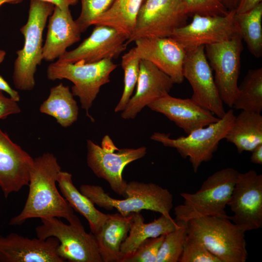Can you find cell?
<instances>
[{
	"instance_id": "obj_1",
	"label": "cell",
	"mask_w": 262,
	"mask_h": 262,
	"mask_svg": "<svg viewBox=\"0 0 262 262\" xmlns=\"http://www.w3.org/2000/svg\"><path fill=\"white\" fill-rule=\"evenodd\" d=\"M61 170L57 158L52 153H45L33 159L26 201L21 212L10 220V225H20L33 218H64L70 223L77 217L56 187L58 174Z\"/></svg>"
},
{
	"instance_id": "obj_2",
	"label": "cell",
	"mask_w": 262,
	"mask_h": 262,
	"mask_svg": "<svg viewBox=\"0 0 262 262\" xmlns=\"http://www.w3.org/2000/svg\"><path fill=\"white\" fill-rule=\"evenodd\" d=\"M80 191L98 206L109 211L115 208L123 216L149 210L171 216L173 196L165 188L154 183L131 181L127 183L123 199L111 197L99 185L82 184Z\"/></svg>"
},
{
	"instance_id": "obj_3",
	"label": "cell",
	"mask_w": 262,
	"mask_h": 262,
	"mask_svg": "<svg viewBox=\"0 0 262 262\" xmlns=\"http://www.w3.org/2000/svg\"><path fill=\"white\" fill-rule=\"evenodd\" d=\"M55 5L31 0L27 22L20 29L24 38L22 48L16 52L13 80L16 88L30 91L34 87V74L43 58V33Z\"/></svg>"
},
{
	"instance_id": "obj_4",
	"label": "cell",
	"mask_w": 262,
	"mask_h": 262,
	"mask_svg": "<svg viewBox=\"0 0 262 262\" xmlns=\"http://www.w3.org/2000/svg\"><path fill=\"white\" fill-rule=\"evenodd\" d=\"M238 173L232 167L224 168L208 177L196 193H181L184 202L174 209L176 221L187 222L208 216L229 219L225 209Z\"/></svg>"
},
{
	"instance_id": "obj_5",
	"label": "cell",
	"mask_w": 262,
	"mask_h": 262,
	"mask_svg": "<svg viewBox=\"0 0 262 262\" xmlns=\"http://www.w3.org/2000/svg\"><path fill=\"white\" fill-rule=\"evenodd\" d=\"M188 233L198 239L221 262H245V231L229 219L203 216L187 222Z\"/></svg>"
},
{
	"instance_id": "obj_6",
	"label": "cell",
	"mask_w": 262,
	"mask_h": 262,
	"mask_svg": "<svg viewBox=\"0 0 262 262\" xmlns=\"http://www.w3.org/2000/svg\"><path fill=\"white\" fill-rule=\"evenodd\" d=\"M229 109L217 121L196 129L186 136L171 138L168 134L155 132L150 139L164 146L176 149L183 158H188L193 171L196 173L202 163L210 161L220 141L224 139L235 117Z\"/></svg>"
},
{
	"instance_id": "obj_7",
	"label": "cell",
	"mask_w": 262,
	"mask_h": 262,
	"mask_svg": "<svg viewBox=\"0 0 262 262\" xmlns=\"http://www.w3.org/2000/svg\"><path fill=\"white\" fill-rule=\"evenodd\" d=\"M117 66L110 59L86 64L57 61L48 66L47 76L51 81L65 79L71 81L74 84L72 94L79 98L82 108L93 120L89 110L101 87L109 82L110 74Z\"/></svg>"
},
{
	"instance_id": "obj_8",
	"label": "cell",
	"mask_w": 262,
	"mask_h": 262,
	"mask_svg": "<svg viewBox=\"0 0 262 262\" xmlns=\"http://www.w3.org/2000/svg\"><path fill=\"white\" fill-rule=\"evenodd\" d=\"M41 220L42 224L35 229L37 238H56L58 254L65 262H103L94 234L85 231L78 217L68 225L57 217Z\"/></svg>"
},
{
	"instance_id": "obj_9",
	"label": "cell",
	"mask_w": 262,
	"mask_h": 262,
	"mask_svg": "<svg viewBox=\"0 0 262 262\" xmlns=\"http://www.w3.org/2000/svg\"><path fill=\"white\" fill-rule=\"evenodd\" d=\"M87 164L94 174L105 180L115 193L125 197L128 182L123 178V170L130 163L144 157L147 148L119 149L110 137L105 135L101 147L87 140Z\"/></svg>"
},
{
	"instance_id": "obj_10",
	"label": "cell",
	"mask_w": 262,
	"mask_h": 262,
	"mask_svg": "<svg viewBox=\"0 0 262 262\" xmlns=\"http://www.w3.org/2000/svg\"><path fill=\"white\" fill-rule=\"evenodd\" d=\"M188 15L182 0H143L134 30L126 44L144 37H170L186 24Z\"/></svg>"
},
{
	"instance_id": "obj_11",
	"label": "cell",
	"mask_w": 262,
	"mask_h": 262,
	"mask_svg": "<svg viewBox=\"0 0 262 262\" xmlns=\"http://www.w3.org/2000/svg\"><path fill=\"white\" fill-rule=\"evenodd\" d=\"M243 49L238 34L228 40L205 46L209 64L214 72V79L223 103L232 108L239 91L238 81Z\"/></svg>"
},
{
	"instance_id": "obj_12",
	"label": "cell",
	"mask_w": 262,
	"mask_h": 262,
	"mask_svg": "<svg viewBox=\"0 0 262 262\" xmlns=\"http://www.w3.org/2000/svg\"><path fill=\"white\" fill-rule=\"evenodd\" d=\"M235 15V9L225 15L194 14L190 23L175 30L170 37L186 51L228 40L239 34Z\"/></svg>"
},
{
	"instance_id": "obj_13",
	"label": "cell",
	"mask_w": 262,
	"mask_h": 262,
	"mask_svg": "<svg viewBox=\"0 0 262 262\" xmlns=\"http://www.w3.org/2000/svg\"><path fill=\"white\" fill-rule=\"evenodd\" d=\"M229 219L245 232L262 227V175L250 169L238 173L228 204Z\"/></svg>"
},
{
	"instance_id": "obj_14",
	"label": "cell",
	"mask_w": 262,
	"mask_h": 262,
	"mask_svg": "<svg viewBox=\"0 0 262 262\" xmlns=\"http://www.w3.org/2000/svg\"><path fill=\"white\" fill-rule=\"evenodd\" d=\"M182 73L193 90L190 98L218 118L223 117L226 112L205 54V46L186 51Z\"/></svg>"
},
{
	"instance_id": "obj_15",
	"label": "cell",
	"mask_w": 262,
	"mask_h": 262,
	"mask_svg": "<svg viewBox=\"0 0 262 262\" xmlns=\"http://www.w3.org/2000/svg\"><path fill=\"white\" fill-rule=\"evenodd\" d=\"M127 38L114 29L96 25L90 35L77 48L66 51L57 61L75 63H91L104 59L117 58L127 48Z\"/></svg>"
},
{
	"instance_id": "obj_16",
	"label": "cell",
	"mask_w": 262,
	"mask_h": 262,
	"mask_svg": "<svg viewBox=\"0 0 262 262\" xmlns=\"http://www.w3.org/2000/svg\"><path fill=\"white\" fill-rule=\"evenodd\" d=\"M134 42L135 52L140 59L152 63L174 83L183 82L182 68L186 51L176 40L171 37H144Z\"/></svg>"
},
{
	"instance_id": "obj_17",
	"label": "cell",
	"mask_w": 262,
	"mask_h": 262,
	"mask_svg": "<svg viewBox=\"0 0 262 262\" xmlns=\"http://www.w3.org/2000/svg\"><path fill=\"white\" fill-rule=\"evenodd\" d=\"M58 240L30 239L12 233L0 236V262H64L58 254Z\"/></svg>"
},
{
	"instance_id": "obj_18",
	"label": "cell",
	"mask_w": 262,
	"mask_h": 262,
	"mask_svg": "<svg viewBox=\"0 0 262 262\" xmlns=\"http://www.w3.org/2000/svg\"><path fill=\"white\" fill-rule=\"evenodd\" d=\"M33 161L0 129V188L5 197L28 185Z\"/></svg>"
},
{
	"instance_id": "obj_19",
	"label": "cell",
	"mask_w": 262,
	"mask_h": 262,
	"mask_svg": "<svg viewBox=\"0 0 262 262\" xmlns=\"http://www.w3.org/2000/svg\"><path fill=\"white\" fill-rule=\"evenodd\" d=\"M174 82L171 78L151 62L141 59L135 94L131 96L121 116L134 118L145 107L169 94Z\"/></svg>"
},
{
	"instance_id": "obj_20",
	"label": "cell",
	"mask_w": 262,
	"mask_h": 262,
	"mask_svg": "<svg viewBox=\"0 0 262 262\" xmlns=\"http://www.w3.org/2000/svg\"><path fill=\"white\" fill-rule=\"evenodd\" d=\"M147 107L174 122L186 134L217 121L220 118L191 98H180L166 95Z\"/></svg>"
},
{
	"instance_id": "obj_21",
	"label": "cell",
	"mask_w": 262,
	"mask_h": 262,
	"mask_svg": "<svg viewBox=\"0 0 262 262\" xmlns=\"http://www.w3.org/2000/svg\"><path fill=\"white\" fill-rule=\"evenodd\" d=\"M49 17L46 39L43 46V58L51 62L58 59L67 51V48L78 42L82 33L69 8L62 9L55 6Z\"/></svg>"
},
{
	"instance_id": "obj_22",
	"label": "cell",
	"mask_w": 262,
	"mask_h": 262,
	"mask_svg": "<svg viewBox=\"0 0 262 262\" xmlns=\"http://www.w3.org/2000/svg\"><path fill=\"white\" fill-rule=\"evenodd\" d=\"M133 213L123 216L109 214L98 232L94 234L103 262H121L120 250L128 235Z\"/></svg>"
},
{
	"instance_id": "obj_23",
	"label": "cell",
	"mask_w": 262,
	"mask_h": 262,
	"mask_svg": "<svg viewBox=\"0 0 262 262\" xmlns=\"http://www.w3.org/2000/svg\"><path fill=\"white\" fill-rule=\"evenodd\" d=\"M144 221L140 212L133 213L128 235L120 246L121 262L130 256L145 240L166 234L178 226L176 220L164 214L150 223H145Z\"/></svg>"
},
{
	"instance_id": "obj_24",
	"label": "cell",
	"mask_w": 262,
	"mask_h": 262,
	"mask_svg": "<svg viewBox=\"0 0 262 262\" xmlns=\"http://www.w3.org/2000/svg\"><path fill=\"white\" fill-rule=\"evenodd\" d=\"M237 151H251L262 144V115L261 113L242 111L235 116L225 138Z\"/></svg>"
},
{
	"instance_id": "obj_25",
	"label": "cell",
	"mask_w": 262,
	"mask_h": 262,
	"mask_svg": "<svg viewBox=\"0 0 262 262\" xmlns=\"http://www.w3.org/2000/svg\"><path fill=\"white\" fill-rule=\"evenodd\" d=\"M57 182L63 196L69 205L85 218L91 232L97 233L109 214L97 210L91 200L77 189L73 183L71 174L61 170L58 174Z\"/></svg>"
},
{
	"instance_id": "obj_26",
	"label": "cell",
	"mask_w": 262,
	"mask_h": 262,
	"mask_svg": "<svg viewBox=\"0 0 262 262\" xmlns=\"http://www.w3.org/2000/svg\"><path fill=\"white\" fill-rule=\"evenodd\" d=\"M143 0H115L110 7L92 22L110 27L125 36L127 40L135 28L138 14Z\"/></svg>"
},
{
	"instance_id": "obj_27",
	"label": "cell",
	"mask_w": 262,
	"mask_h": 262,
	"mask_svg": "<svg viewBox=\"0 0 262 262\" xmlns=\"http://www.w3.org/2000/svg\"><path fill=\"white\" fill-rule=\"evenodd\" d=\"M73 96L69 87L60 83L50 89L49 97L40 107V112L53 117L62 127H69L77 121L79 114Z\"/></svg>"
},
{
	"instance_id": "obj_28",
	"label": "cell",
	"mask_w": 262,
	"mask_h": 262,
	"mask_svg": "<svg viewBox=\"0 0 262 262\" xmlns=\"http://www.w3.org/2000/svg\"><path fill=\"white\" fill-rule=\"evenodd\" d=\"M236 21L240 36L255 57L262 55V2L251 10L236 14Z\"/></svg>"
},
{
	"instance_id": "obj_29",
	"label": "cell",
	"mask_w": 262,
	"mask_h": 262,
	"mask_svg": "<svg viewBox=\"0 0 262 262\" xmlns=\"http://www.w3.org/2000/svg\"><path fill=\"white\" fill-rule=\"evenodd\" d=\"M238 88L239 93L232 108L261 113L262 111V68L249 69Z\"/></svg>"
},
{
	"instance_id": "obj_30",
	"label": "cell",
	"mask_w": 262,
	"mask_h": 262,
	"mask_svg": "<svg viewBox=\"0 0 262 262\" xmlns=\"http://www.w3.org/2000/svg\"><path fill=\"white\" fill-rule=\"evenodd\" d=\"M141 59L135 52L134 48L122 57L121 66L124 71V88L119 102L115 109V113L122 112L132 96L136 86L139 74Z\"/></svg>"
},
{
	"instance_id": "obj_31",
	"label": "cell",
	"mask_w": 262,
	"mask_h": 262,
	"mask_svg": "<svg viewBox=\"0 0 262 262\" xmlns=\"http://www.w3.org/2000/svg\"><path fill=\"white\" fill-rule=\"evenodd\" d=\"M178 226L166 234L158 252L157 262H177L187 235V222L176 221Z\"/></svg>"
},
{
	"instance_id": "obj_32",
	"label": "cell",
	"mask_w": 262,
	"mask_h": 262,
	"mask_svg": "<svg viewBox=\"0 0 262 262\" xmlns=\"http://www.w3.org/2000/svg\"><path fill=\"white\" fill-rule=\"evenodd\" d=\"M179 262H221L193 235L188 233Z\"/></svg>"
},
{
	"instance_id": "obj_33",
	"label": "cell",
	"mask_w": 262,
	"mask_h": 262,
	"mask_svg": "<svg viewBox=\"0 0 262 262\" xmlns=\"http://www.w3.org/2000/svg\"><path fill=\"white\" fill-rule=\"evenodd\" d=\"M115 0H81V12L75 20L81 33L91 26L97 17L105 12Z\"/></svg>"
},
{
	"instance_id": "obj_34",
	"label": "cell",
	"mask_w": 262,
	"mask_h": 262,
	"mask_svg": "<svg viewBox=\"0 0 262 262\" xmlns=\"http://www.w3.org/2000/svg\"><path fill=\"white\" fill-rule=\"evenodd\" d=\"M165 234L143 241L129 257L122 262H157L159 250Z\"/></svg>"
},
{
	"instance_id": "obj_35",
	"label": "cell",
	"mask_w": 262,
	"mask_h": 262,
	"mask_svg": "<svg viewBox=\"0 0 262 262\" xmlns=\"http://www.w3.org/2000/svg\"><path fill=\"white\" fill-rule=\"evenodd\" d=\"M186 13L207 16L225 15L229 11L224 0H182Z\"/></svg>"
},
{
	"instance_id": "obj_36",
	"label": "cell",
	"mask_w": 262,
	"mask_h": 262,
	"mask_svg": "<svg viewBox=\"0 0 262 262\" xmlns=\"http://www.w3.org/2000/svg\"><path fill=\"white\" fill-rule=\"evenodd\" d=\"M20 111L17 102L11 98L6 97L0 90V119H4L10 115L18 114Z\"/></svg>"
},
{
	"instance_id": "obj_37",
	"label": "cell",
	"mask_w": 262,
	"mask_h": 262,
	"mask_svg": "<svg viewBox=\"0 0 262 262\" xmlns=\"http://www.w3.org/2000/svg\"><path fill=\"white\" fill-rule=\"evenodd\" d=\"M262 0H239L235 9L236 14L248 12L262 3Z\"/></svg>"
},
{
	"instance_id": "obj_38",
	"label": "cell",
	"mask_w": 262,
	"mask_h": 262,
	"mask_svg": "<svg viewBox=\"0 0 262 262\" xmlns=\"http://www.w3.org/2000/svg\"><path fill=\"white\" fill-rule=\"evenodd\" d=\"M0 90L7 93L10 98L18 102L20 99L19 95L16 90L12 89L7 82L0 75Z\"/></svg>"
},
{
	"instance_id": "obj_39",
	"label": "cell",
	"mask_w": 262,
	"mask_h": 262,
	"mask_svg": "<svg viewBox=\"0 0 262 262\" xmlns=\"http://www.w3.org/2000/svg\"><path fill=\"white\" fill-rule=\"evenodd\" d=\"M250 162L254 164H262V144L258 145L251 151Z\"/></svg>"
},
{
	"instance_id": "obj_40",
	"label": "cell",
	"mask_w": 262,
	"mask_h": 262,
	"mask_svg": "<svg viewBox=\"0 0 262 262\" xmlns=\"http://www.w3.org/2000/svg\"><path fill=\"white\" fill-rule=\"evenodd\" d=\"M51 3L62 9L69 8L70 6L76 5L78 0H39Z\"/></svg>"
},
{
	"instance_id": "obj_41",
	"label": "cell",
	"mask_w": 262,
	"mask_h": 262,
	"mask_svg": "<svg viewBox=\"0 0 262 262\" xmlns=\"http://www.w3.org/2000/svg\"><path fill=\"white\" fill-rule=\"evenodd\" d=\"M239 0H224L225 5L228 11L236 9Z\"/></svg>"
},
{
	"instance_id": "obj_42",
	"label": "cell",
	"mask_w": 262,
	"mask_h": 262,
	"mask_svg": "<svg viewBox=\"0 0 262 262\" xmlns=\"http://www.w3.org/2000/svg\"><path fill=\"white\" fill-rule=\"evenodd\" d=\"M23 0H0V6L4 3L17 4Z\"/></svg>"
},
{
	"instance_id": "obj_43",
	"label": "cell",
	"mask_w": 262,
	"mask_h": 262,
	"mask_svg": "<svg viewBox=\"0 0 262 262\" xmlns=\"http://www.w3.org/2000/svg\"><path fill=\"white\" fill-rule=\"evenodd\" d=\"M6 55V52L4 50H0V64L4 60Z\"/></svg>"
}]
</instances>
